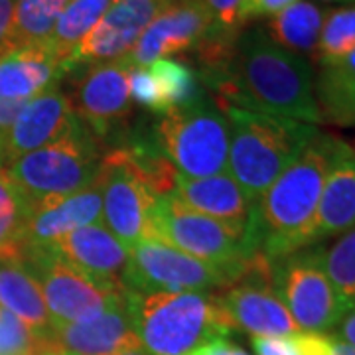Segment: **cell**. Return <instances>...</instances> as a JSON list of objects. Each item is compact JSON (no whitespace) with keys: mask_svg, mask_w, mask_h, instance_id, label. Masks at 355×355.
<instances>
[{"mask_svg":"<svg viewBox=\"0 0 355 355\" xmlns=\"http://www.w3.org/2000/svg\"><path fill=\"white\" fill-rule=\"evenodd\" d=\"M209 34L211 16L202 0H174L148 24L121 62L128 69L146 67L176 53L198 50Z\"/></svg>","mask_w":355,"mask_h":355,"instance_id":"15","label":"cell"},{"mask_svg":"<svg viewBox=\"0 0 355 355\" xmlns=\"http://www.w3.org/2000/svg\"><path fill=\"white\" fill-rule=\"evenodd\" d=\"M354 227L355 150L349 144L340 140L318 203L316 217L312 225V245Z\"/></svg>","mask_w":355,"mask_h":355,"instance_id":"20","label":"cell"},{"mask_svg":"<svg viewBox=\"0 0 355 355\" xmlns=\"http://www.w3.org/2000/svg\"><path fill=\"white\" fill-rule=\"evenodd\" d=\"M270 282L300 331H330L349 312L322 266L320 247L270 261Z\"/></svg>","mask_w":355,"mask_h":355,"instance_id":"9","label":"cell"},{"mask_svg":"<svg viewBox=\"0 0 355 355\" xmlns=\"http://www.w3.org/2000/svg\"><path fill=\"white\" fill-rule=\"evenodd\" d=\"M109 2H119V0H109Z\"/></svg>","mask_w":355,"mask_h":355,"instance_id":"45","label":"cell"},{"mask_svg":"<svg viewBox=\"0 0 355 355\" xmlns=\"http://www.w3.org/2000/svg\"><path fill=\"white\" fill-rule=\"evenodd\" d=\"M326 2H354V0H326Z\"/></svg>","mask_w":355,"mask_h":355,"instance_id":"43","label":"cell"},{"mask_svg":"<svg viewBox=\"0 0 355 355\" xmlns=\"http://www.w3.org/2000/svg\"><path fill=\"white\" fill-rule=\"evenodd\" d=\"M334 355H355V345H347V343L334 340Z\"/></svg>","mask_w":355,"mask_h":355,"instance_id":"41","label":"cell"},{"mask_svg":"<svg viewBox=\"0 0 355 355\" xmlns=\"http://www.w3.org/2000/svg\"><path fill=\"white\" fill-rule=\"evenodd\" d=\"M0 168H4V162H2V156H0Z\"/></svg>","mask_w":355,"mask_h":355,"instance_id":"44","label":"cell"},{"mask_svg":"<svg viewBox=\"0 0 355 355\" xmlns=\"http://www.w3.org/2000/svg\"><path fill=\"white\" fill-rule=\"evenodd\" d=\"M172 196L193 211L247 233L253 203L247 200L231 174L209 178H184L178 174Z\"/></svg>","mask_w":355,"mask_h":355,"instance_id":"21","label":"cell"},{"mask_svg":"<svg viewBox=\"0 0 355 355\" xmlns=\"http://www.w3.org/2000/svg\"><path fill=\"white\" fill-rule=\"evenodd\" d=\"M28 101H10V99H0V144L4 137L8 135V130L14 125V121L18 119L20 111L24 109Z\"/></svg>","mask_w":355,"mask_h":355,"instance_id":"37","label":"cell"},{"mask_svg":"<svg viewBox=\"0 0 355 355\" xmlns=\"http://www.w3.org/2000/svg\"><path fill=\"white\" fill-rule=\"evenodd\" d=\"M254 355H334V340L324 334L298 331L280 338H253Z\"/></svg>","mask_w":355,"mask_h":355,"instance_id":"33","label":"cell"},{"mask_svg":"<svg viewBox=\"0 0 355 355\" xmlns=\"http://www.w3.org/2000/svg\"><path fill=\"white\" fill-rule=\"evenodd\" d=\"M174 0H119L111 2L99 22L62 62L67 76L77 67L123 60L137 46L142 32Z\"/></svg>","mask_w":355,"mask_h":355,"instance_id":"14","label":"cell"},{"mask_svg":"<svg viewBox=\"0 0 355 355\" xmlns=\"http://www.w3.org/2000/svg\"><path fill=\"white\" fill-rule=\"evenodd\" d=\"M132 330L153 355H190L235 328L209 292H125Z\"/></svg>","mask_w":355,"mask_h":355,"instance_id":"3","label":"cell"},{"mask_svg":"<svg viewBox=\"0 0 355 355\" xmlns=\"http://www.w3.org/2000/svg\"><path fill=\"white\" fill-rule=\"evenodd\" d=\"M148 239L166 243L205 263L231 268H247L254 257L247 245V233L193 211L172 193L158 198L154 203Z\"/></svg>","mask_w":355,"mask_h":355,"instance_id":"7","label":"cell"},{"mask_svg":"<svg viewBox=\"0 0 355 355\" xmlns=\"http://www.w3.org/2000/svg\"><path fill=\"white\" fill-rule=\"evenodd\" d=\"M0 306L40 336L53 331L38 280L20 261H0Z\"/></svg>","mask_w":355,"mask_h":355,"instance_id":"23","label":"cell"},{"mask_svg":"<svg viewBox=\"0 0 355 355\" xmlns=\"http://www.w3.org/2000/svg\"><path fill=\"white\" fill-rule=\"evenodd\" d=\"M354 308H355V298H354Z\"/></svg>","mask_w":355,"mask_h":355,"instance_id":"46","label":"cell"},{"mask_svg":"<svg viewBox=\"0 0 355 355\" xmlns=\"http://www.w3.org/2000/svg\"><path fill=\"white\" fill-rule=\"evenodd\" d=\"M355 51V4L326 14L316 60H336Z\"/></svg>","mask_w":355,"mask_h":355,"instance_id":"32","label":"cell"},{"mask_svg":"<svg viewBox=\"0 0 355 355\" xmlns=\"http://www.w3.org/2000/svg\"><path fill=\"white\" fill-rule=\"evenodd\" d=\"M53 340L62 352L73 355H111L139 342L128 314L127 296H119L101 316L83 324H58Z\"/></svg>","mask_w":355,"mask_h":355,"instance_id":"19","label":"cell"},{"mask_svg":"<svg viewBox=\"0 0 355 355\" xmlns=\"http://www.w3.org/2000/svg\"><path fill=\"white\" fill-rule=\"evenodd\" d=\"M146 67L150 69V73L160 87L166 111L190 105V103L198 101L205 95L198 71L186 62L166 58V60L153 62Z\"/></svg>","mask_w":355,"mask_h":355,"instance_id":"29","label":"cell"},{"mask_svg":"<svg viewBox=\"0 0 355 355\" xmlns=\"http://www.w3.org/2000/svg\"><path fill=\"white\" fill-rule=\"evenodd\" d=\"M320 259L331 286L352 310L355 298V227L342 233L330 247H320Z\"/></svg>","mask_w":355,"mask_h":355,"instance_id":"30","label":"cell"},{"mask_svg":"<svg viewBox=\"0 0 355 355\" xmlns=\"http://www.w3.org/2000/svg\"><path fill=\"white\" fill-rule=\"evenodd\" d=\"M64 77L48 46H24L0 53V99L30 101Z\"/></svg>","mask_w":355,"mask_h":355,"instance_id":"22","label":"cell"},{"mask_svg":"<svg viewBox=\"0 0 355 355\" xmlns=\"http://www.w3.org/2000/svg\"><path fill=\"white\" fill-rule=\"evenodd\" d=\"M79 123L71 103L58 85L46 89L26 103L18 119L0 144L4 168L24 154L44 148L60 140Z\"/></svg>","mask_w":355,"mask_h":355,"instance_id":"16","label":"cell"},{"mask_svg":"<svg viewBox=\"0 0 355 355\" xmlns=\"http://www.w3.org/2000/svg\"><path fill=\"white\" fill-rule=\"evenodd\" d=\"M51 251H55L97 284L125 292L123 279L128 266V247L119 241L103 223L69 231L51 247Z\"/></svg>","mask_w":355,"mask_h":355,"instance_id":"17","label":"cell"},{"mask_svg":"<svg viewBox=\"0 0 355 355\" xmlns=\"http://www.w3.org/2000/svg\"><path fill=\"white\" fill-rule=\"evenodd\" d=\"M200 81L217 93L221 107L322 123L316 73L308 60L280 48L265 28L239 30L225 50L200 62Z\"/></svg>","mask_w":355,"mask_h":355,"instance_id":"1","label":"cell"},{"mask_svg":"<svg viewBox=\"0 0 355 355\" xmlns=\"http://www.w3.org/2000/svg\"><path fill=\"white\" fill-rule=\"evenodd\" d=\"M247 268L211 265L162 241L142 239L128 249L123 284L125 292H209L241 280Z\"/></svg>","mask_w":355,"mask_h":355,"instance_id":"8","label":"cell"},{"mask_svg":"<svg viewBox=\"0 0 355 355\" xmlns=\"http://www.w3.org/2000/svg\"><path fill=\"white\" fill-rule=\"evenodd\" d=\"M324 18L326 12L318 4L298 0L279 14L270 16L265 30L280 48L298 53L302 58L316 55Z\"/></svg>","mask_w":355,"mask_h":355,"instance_id":"25","label":"cell"},{"mask_svg":"<svg viewBox=\"0 0 355 355\" xmlns=\"http://www.w3.org/2000/svg\"><path fill=\"white\" fill-rule=\"evenodd\" d=\"M97 182L103 193V225L128 249L148 239L150 211L160 196L128 150L107 148Z\"/></svg>","mask_w":355,"mask_h":355,"instance_id":"10","label":"cell"},{"mask_svg":"<svg viewBox=\"0 0 355 355\" xmlns=\"http://www.w3.org/2000/svg\"><path fill=\"white\" fill-rule=\"evenodd\" d=\"M217 302L235 330L253 338H280L300 331L272 288L270 261L263 254H254L245 277L217 294Z\"/></svg>","mask_w":355,"mask_h":355,"instance_id":"13","label":"cell"},{"mask_svg":"<svg viewBox=\"0 0 355 355\" xmlns=\"http://www.w3.org/2000/svg\"><path fill=\"white\" fill-rule=\"evenodd\" d=\"M77 79L67 97L77 119L99 140L113 144L132 127V99L128 93V69L121 60L83 65L73 69Z\"/></svg>","mask_w":355,"mask_h":355,"instance_id":"12","label":"cell"},{"mask_svg":"<svg viewBox=\"0 0 355 355\" xmlns=\"http://www.w3.org/2000/svg\"><path fill=\"white\" fill-rule=\"evenodd\" d=\"M153 135L180 176L209 178L227 170V114L207 95L158 114L153 123Z\"/></svg>","mask_w":355,"mask_h":355,"instance_id":"5","label":"cell"},{"mask_svg":"<svg viewBox=\"0 0 355 355\" xmlns=\"http://www.w3.org/2000/svg\"><path fill=\"white\" fill-rule=\"evenodd\" d=\"M318 65L314 89L322 123L355 127V51Z\"/></svg>","mask_w":355,"mask_h":355,"instance_id":"24","label":"cell"},{"mask_svg":"<svg viewBox=\"0 0 355 355\" xmlns=\"http://www.w3.org/2000/svg\"><path fill=\"white\" fill-rule=\"evenodd\" d=\"M67 2L69 0H16L8 50L24 46H48L51 32Z\"/></svg>","mask_w":355,"mask_h":355,"instance_id":"26","label":"cell"},{"mask_svg":"<svg viewBox=\"0 0 355 355\" xmlns=\"http://www.w3.org/2000/svg\"><path fill=\"white\" fill-rule=\"evenodd\" d=\"M101 221L103 193L99 182L67 198L32 203L26 221V253L48 251L69 231Z\"/></svg>","mask_w":355,"mask_h":355,"instance_id":"18","label":"cell"},{"mask_svg":"<svg viewBox=\"0 0 355 355\" xmlns=\"http://www.w3.org/2000/svg\"><path fill=\"white\" fill-rule=\"evenodd\" d=\"M22 263L38 280L51 326L91 322L125 294L97 284L51 249L28 251Z\"/></svg>","mask_w":355,"mask_h":355,"instance_id":"11","label":"cell"},{"mask_svg":"<svg viewBox=\"0 0 355 355\" xmlns=\"http://www.w3.org/2000/svg\"><path fill=\"white\" fill-rule=\"evenodd\" d=\"M103 154L101 142L79 121L60 140L6 166V172L32 205L93 186L101 172Z\"/></svg>","mask_w":355,"mask_h":355,"instance_id":"6","label":"cell"},{"mask_svg":"<svg viewBox=\"0 0 355 355\" xmlns=\"http://www.w3.org/2000/svg\"><path fill=\"white\" fill-rule=\"evenodd\" d=\"M190 355H249L237 343L229 342L227 338H216L211 342L203 343L202 347H198Z\"/></svg>","mask_w":355,"mask_h":355,"instance_id":"36","label":"cell"},{"mask_svg":"<svg viewBox=\"0 0 355 355\" xmlns=\"http://www.w3.org/2000/svg\"><path fill=\"white\" fill-rule=\"evenodd\" d=\"M28 211V200L0 168V261H24Z\"/></svg>","mask_w":355,"mask_h":355,"instance_id":"27","label":"cell"},{"mask_svg":"<svg viewBox=\"0 0 355 355\" xmlns=\"http://www.w3.org/2000/svg\"><path fill=\"white\" fill-rule=\"evenodd\" d=\"M111 355H153L144 345L140 342L137 343H130V345H127V347H123V349H119V352H114V354Z\"/></svg>","mask_w":355,"mask_h":355,"instance_id":"40","label":"cell"},{"mask_svg":"<svg viewBox=\"0 0 355 355\" xmlns=\"http://www.w3.org/2000/svg\"><path fill=\"white\" fill-rule=\"evenodd\" d=\"M58 349L53 331L40 336L0 306V355H50Z\"/></svg>","mask_w":355,"mask_h":355,"instance_id":"31","label":"cell"},{"mask_svg":"<svg viewBox=\"0 0 355 355\" xmlns=\"http://www.w3.org/2000/svg\"><path fill=\"white\" fill-rule=\"evenodd\" d=\"M14 6H16V0H0V53L8 50Z\"/></svg>","mask_w":355,"mask_h":355,"instance_id":"38","label":"cell"},{"mask_svg":"<svg viewBox=\"0 0 355 355\" xmlns=\"http://www.w3.org/2000/svg\"><path fill=\"white\" fill-rule=\"evenodd\" d=\"M334 330H336V342L355 345V308L343 314V318L338 322V326Z\"/></svg>","mask_w":355,"mask_h":355,"instance_id":"39","label":"cell"},{"mask_svg":"<svg viewBox=\"0 0 355 355\" xmlns=\"http://www.w3.org/2000/svg\"><path fill=\"white\" fill-rule=\"evenodd\" d=\"M294 2H298V0H243L241 10H239V22L243 26L254 20V18H266V16L270 18Z\"/></svg>","mask_w":355,"mask_h":355,"instance_id":"35","label":"cell"},{"mask_svg":"<svg viewBox=\"0 0 355 355\" xmlns=\"http://www.w3.org/2000/svg\"><path fill=\"white\" fill-rule=\"evenodd\" d=\"M221 107V105H219ZM229 121V174L254 203L316 137V125L221 107Z\"/></svg>","mask_w":355,"mask_h":355,"instance_id":"4","label":"cell"},{"mask_svg":"<svg viewBox=\"0 0 355 355\" xmlns=\"http://www.w3.org/2000/svg\"><path fill=\"white\" fill-rule=\"evenodd\" d=\"M128 93L132 101L153 111L154 114H162L166 111L160 87L148 67H132L128 71Z\"/></svg>","mask_w":355,"mask_h":355,"instance_id":"34","label":"cell"},{"mask_svg":"<svg viewBox=\"0 0 355 355\" xmlns=\"http://www.w3.org/2000/svg\"><path fill=\"white\" fill-rule=\"evenodd\" d=\"M340 140L318 130L270 188L253 203L247 227L251 254L277 261L312 245L320 196Z\"/></svg>","mask_w":355,"mask_h":355,"instance_id":"2","label":"cell"},{"mask_svg":"<svg viewBox=\"0 0 355 355\" xmlns=\"http://www.w3.org/2000/svg\"><path fill=\"white\" fill-rule=\"evenodd\" d=\"M109 6H111L109 0H69L67 2L48 42V48L60 62V67L77 44L87 36L89 30L99 22V18L107 12Z\"/></svg>","mask_w":355,"mask_h":355,"instance_id":"28","label":"cell"},{"mask_svg":"<svg viewBox=\"0 0 355 355\" xmlns=\"http://www.w3.org/2000/svg\"><path fill=\"white\" fill-rule=\"evenodd\" d=\"M50 355H73V354H69V352H62V349H58V352H53V354Z\"/></svg>","mask_w":355,"mask_h":355,"instance_id":"42","label":"cell"}]
</instances>
